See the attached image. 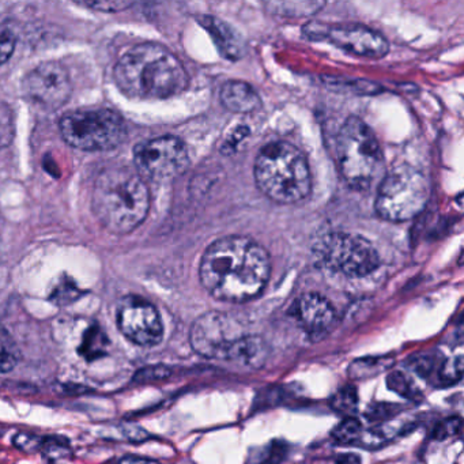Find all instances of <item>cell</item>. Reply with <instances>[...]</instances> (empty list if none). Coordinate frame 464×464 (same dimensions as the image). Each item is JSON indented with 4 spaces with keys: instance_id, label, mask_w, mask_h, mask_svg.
Masks as SVG:
<instances>
[{
    "instance_id": "obj_7",
    "label": "cell",
    "mask_w": 464,
    "mask_h": 464,
    "mask_svg": "<svg viewBox=\"0 0 464 464\" xmlns=\"http://www.w3.org/2000/svg\"><path fill=\"white\" fill-rule=\"evenodd\" d=\"M430 196L429 180L410 165L393 168L381 180L376 198V213L390 222H406L417 217Z\"/></svg>"
},
{
    "instance_id": "obj_24",
    "label": "cell",
    "mask_w": 464,
    "mask_h": 464,
    "mask_svg": "<svg viewBox=\"0 0 464 464\" xmlns=\"http://www.w3.org/2000/svg\"><path fill=\"white\" fill-rule=\"evenodd\" d=\"M330 405L336 413H348L358 405V392L353 385H346L335 392Z\"/></svg>"
},
{
    "instance_id": "obj_12",
    "label": "cell",
    "mask_w": 464,
    "mask_h": 464,
    "mask_svg": "<svg viewBox=\"0 0 464 464\" xmlns=\"http://www.w3.org/2000/svg\"><path fill=\"white\" fill-rule=\"evenodd\" d=\"M117 327L132 343L143 348L160 345L163 326L156 306L139 296H127L117 305Z\"/></svg>"
},
{
    "instance_id": "obj_25",
    "label": "cell",
    "mask_w": 464,
    "mask_h": 464,
    "mask_svg": "<svg viewBox=\"0 0 464 464\" xmlns=\"http://www.w3.org/2000/svg\"><path fill=\"white\" fill-rule=\"evenodd\" d=\"M387 385L391 391L407 399H414L418 395L413 381L399 370H393L387 376Z\"/></svg>"
},
{
    "instance_id": "obj_19",
    "label": "cell",
    "mask_w": 464,
    "mask_h": 464,
    "mask_svg": "<svg viewBox=\"0 0 464 464\" xmlns=\"http://www.w3.org/2000/svg\"><path fill=\"white\" fill-rule=\"evenodd\" d=\"M270 13L286 16V18H300L315 14L324 3L321 1H291V3H270L267 4Z\"/></svg>"
},
{
    "instance_id": "obj_27",
    "label": "cell",
    "mask_w": 464,
    "mask_h": 464,
    "mask_svg": "<svg viewBox=\"0 0 464 464\" xmlns=\"http://www.w3.org/2000/svg\"><path fill=\"white\" fill-rule=\"evenodd\" d=\"M462 430V420L460 417H452L445 421L440 422L435 428L432 437L435 440H445L453 435H459Z\"/></svg>"
},
{
    "instance_id": "obj_16",
    "label": "cell",
    "mask_w": 464,
    "mask_h": 464,
    "mask_svg": "<svg viewBox=\"0 0 464 464\" xmlns=\"http://www.w3.org/2000/svg\"><path fill=\"white\" fill-rule=\"evenodd\" d=\"M221 102L234 114H251L261 106L258 91L243 81H228L221 89Z\"/></svg>"
},
{
    "instance_id": "obj_3",
    "label": "cell",
    "mask_w": 464,
    "mask_h": 464,
    "mask_svg": "<svg viewBox=\"0 0 464 464\" xmlns=\"http://www.w3.org/2000/svg\"><path fill=\"white\" fill-rule=\"evenodd\" d=\"M91 202L105 229L126 234L135 231L147 217L150 193L141 174L126 166H112L97 177Z\"/></svg>"
},
{
    "instance_id": "obj_23",
    "label": "cell",
    "mask_w": 464,
    "mask_h": 464,
    "mask_svg": "<svg viewBox=\"0 0 464 464\" xmlns=\"http://www.w3.org/2000/svg\"><path fill=\"white\" fill-rule=\"evenodd\" d=\"M18 363V351L13 339L0 327V373L10 372Z\"/></svg>"
},
{
    "instance_id": "obj_2",
    "label": "cell",
    "mask_w": 464,
    "mask_h": 464,
    "mask_svg": "<svg viewBox=\"0 0 464 464\" xmlns=\"http://www.w3.org/2000/svg\"><path fill=\"white\" fill-rule=\"evenodd\" d=\"M114 76L132 99L163 100L186 90L188 75L183 63L160 44H139L117 61Z\"/></svg>"
},
{
    "instance_id": "obj_22",
    "label": "cell",
    "mask_w": 464,
    "mask_h": 464,
    "mask_svg": "<svg viewBox=\"0 0 464 464\" xmlns=\"http://www.w3.org/2000/svg\"><path fill=\"white\" fill-rule=\"evenodd\" d=\"M333 435L335 441L339 444H345V445L355 444L363 438V423L355 418H346L335 428Z\"/></svg>"
},
{
    "instance_id": "obj_32",
    "label": "cell",
    "mask_w": 464,
    "mask_h": 464,
    "mask_svg": "<svg viewBox=\"0 0 464 464\" xmlns=\"http://www.w3.org/2000/svg\"><path fill=\"white\" fill-rule=\"evenodd\" d=\"M41 441L43 440H39L37 437H33V435H18L15 437L14 444L21 450H40Z\"/></svg>"
},
{
    "instance_id": "obj_1",
    "label": "cell",
    "mask_w": 464,
    "mask_h": 464,
    "mask_svg": "<svg viewBox=\"0 0 464 464\" xmlns=\"http://www.w3.org/2000/svg\"><path fill=\"white\" fill-rule=\"evenodd\" d=\"M266 248L244 236H228L204 251L199 276L206 291L219 301L247 303L264 291L270 278Z\"/></svg>"
},
{
    "instance_id": "obj_33",
    "label": "cell",
    "mask_w": 464,
    "mask_h": 464,
    "mask_svg": "<svg viewBox=\"0 0 464 464\" xmlns=\"http://www.w3.org/2000/svg\"><path fill=\"white\" fill-rule=\"evenodd\" d=\"M335 464H361V459L355 453H341L335 458Z\"/></svg>"
},
{
    "instance_id": "obj_14",
    "label": "cell",
    "mask_w": 464,
    "mask_h": 464,
    "mask_svg": "<svg viewBox=\"0 0 464 464\" xmlns=\"http://www.w3.org/2000/svg\"><path fill=\"white\" fill-rule=\"evenodd\" d=\"M291 315L313 338L326 334L334 326L336 316L333 304L319 293H305L298 297L291 306Z\"/></svg>"
},
{
    "instance_id": "obj_11",
    "label": "cell",
    "mask_w": 464,
    "mask_h": 464,
    "mask_svg": "<svg viewBox=\"0 0 464 464\" xmlns=\"http://www.w3.org/2000/svg\"><path fill=\"white\" fill-rule=\"evenodd\" d=\"M309 40H327L351 55L363 58H383L388 49V41L376 30L360 24L327 25L311 22L304 26Z\"/></svg>"
},
{
    "instance_id": "obj_28",
    "label": "cell",
    "mask_w": 464,
    "mask_h": 464,
    "mask_svg": "<svg viewBox=\"0 0 464 464\" xmlns=\"http://www.w3.org/2000/svg\"><path fill=\"white\" fill-rule=\"evenodd\" d=\"M400 410V406L391 405V403H378L373 406L369 407L368 413H365V417L369 418V421H380V420H387L393 417L398 411Z\"/></svg>"
},
{
    "instance_id": "obj_5",
    "label": "cell",
    "mask_w": 464,
    "mask_h": 464,
    "mask_svg": "<svg viewBox=\"0 0 464 464\" xmlns=\"http://www.w3.org/2000/svg\"><path fill=\"white\" fill-rule=\"evenodd\" d=\"M253 174L261 193L276 203H298L312 189L306 157L289 142L264 146L255 161Z\"/></svg>"
},
{
    "instance_id": "obj_20",
    "label": "cell",
    "mask_w": 464,
    "mask_h": 464,
    "mask_svg": "<svg viewBox=\"0 0 464 464\" xmlns=\"http://www.w3.org/2000/svg\"><path fill=\"white\" fill-rule=\"evenodd\" d=\"M288 455V445L282 441H271L251 453V464H281Z\"/></svg>"
},
{
    "instance_id": "obj_4",
    "label": "cell",
    "mask_w": 464,
    "mask_h": 464,
    "mask_svg": "<svg viewBox=\"0 0 464 464\" xmlns=\"http://www.w3.org/2000/svg\"><path fill=\"white\" fill-rule=\"evenodd\" d=\"M189 342L193 351L207 360L226 361L248 369H259L268 357L261 336L248 334L231 315L207 312L193 321Z\"/></svg>"
},
{
    "instance_id": "obj_17",
    "label": "cell",
    "mask_w": 464,
    "mask_h": 464,
    "mask_svg": "<svg viewBox=\"0 0 464 464\" xmlns=\"http://www.w3.org/2000/svg\"><path fill=\"white\" fill-rule=\"evenodd\" d=\"M395 363V360L388 355L381 357H365L353 361L348 366V375L354 380H363V378H375L380 373L390 369Z\"/></svg>"
},
{
    "instance_id": "obj_29",
    "label": "cell",
    "mask_w": 464,
    "mask_h": 464,
    "mask_svg": "<svg viewBox=\"0 0 464 464\" xmlns=\"http://www.w3.org/2000/svg\"><path fill=\"white\" fill-rule=\"evenodd\" d=\"M14 49V34L10 30H0V66L11 58Z\"/></svg>"
},
{
    "instance_id": "obj_6",
    "label": "cell",
    "mask_w": 464,
    "mask_h": 464,
    "mask_svg": "<svg viewBox=\"0 0 464 464\" xmlns=\"http://www.w3.org/2000/svg\"><path fill=\"white\" fill-rule=\"evenodd\" d=\"M336 158L342 177L351 188L368 189L383 163L375 132L358 117H348L336 136Z\"/></svg>"
},
{
    "instance_id": "obj_13",
    "label": "cell",
    "mask_w": 464,
    "mask_h": 464,
    "mask_svg": "<svg viewBox=\"0 0 464 464\" xmlns=\"http://www.w3.org/2000/svg\"><path fill=\"white\" fill-rule=\"evenodd\" d=\"M25 97L45 111H55L69 101L71 81L67 70L58 63H44L33 69L24 79Z\"/></svg>"
},
{
    "instance_id": "obj_18",
    "label": "cell",
    "mask_w": 464,
    "mask_h": 464,
    "mask_svg": "<svg viewBox=\"0 0 464 464\" xmlns=\"http://www.w3.org/2000/svg\"><path fill=\"white\" fill-rule=\"evenodd\" d=\"M108 348H109V341L105 333L99 326H91L90 328H87L86 333L84 335L79 353L86 358L87 361H93L105 355Z\"/></svg>"
},
{
    "instance_id": "obj_30",
    "label": "cell",
    "mask_w": 464,
    "mask_h": 464,
    "mask_svg": "<svg viewBox=\"0 0 464 464\" xmlns=\"http://www.w3.org/2000/svg\"><path fill=\"white\" fill-rule=\"evenodd\" d=\"M433 365H435V358L433 357H429V355H420V357H415L410 361V368L417 372L418 375H421L422 378H426L432 369H433Z\"/></svg>"
},
{
    "instance_id": "obj_21",
    "label": "cell",
    "mask_w": 464,
    "mask_h": 464,
    "mask_svg": "<svg viewBox=\"0 0 464 464\" xmlns=\"http://www.w3.org/2000/svg\"><path fill=\"white\" fill-rule=\"evenodd\" d=\"M463 365L462 354L443 361L437 373L438 384L443 387H450L459 383L463 376Z\"/></svg>"
},
{
    "instance_id": "obj_10",
    "label": "cell",
    "mask_w": 464,
    "mask_h": 464,
    "mask_svg": "<svg viewBox=\"0 0 464 464\" xmlns=\"http://www.w3.org/2000/svg\"><path fill=\"white\" fill-rule=\"evenodd\" d=\"M133 161L141 176L158 183L169 181L188 168V150L181 139L165 135L136 146Z\"/></svg>"
},
{
    "instance_id": "obj_26",
    "label": "cell",
    "mask_w": 464,
    "mask_h": 464,
    "mask_svg": "<svg viewBox=\"0 0 464 464\" xmlns=\"http://www.w3.org/2000/svg\"><path fill=\"white\" fill-rule=\"evenodd\" d=\"M172 375V370L168 366L163 365H156V366H147L136 372L133 376V383L135 384H150V383H157L161 380L169 378Z\"/></svg>"
},
{
    "instance_id": "obj_34",
    "label": "cell",
    "mask_w": 464,
    "mask_h": 464,
    "mask_svg": "<svg viewBox=\"0 0 464 464\" xmlns=\"http://www.w3.org/2000/svg\"><path fill=\"white\" fill-rule=\"evenodd\" d=\"M120 464H160L157 460H153V459H148V458H142V456H133V455H128V456H124L121 460H120Z\"/></svg>"
},
{
    "instance_id": "obj_8",
    "label": "cell",
    "mask_w": 464,
    "mask_h": 464,
    "mask_svg": "<svg viewBox=\"0 0 464 464\" xmlns=\"http://www.w3.org/2000/svg\"><path fill=\"white\" fill-rule=\"evenodd\" d=\"M60 132L69 145L84 151L116 148L127 136L123 117L106 108H85L66 114L60 120Z\"/></svg>"
},
{
    "instance_id": "obj_31",
    "label": "cell",
    "mask_w": 464,
    "mask_h": 464,
    "mask_svg": "<svg viewBox=\"0 0 464 464\" xmlns=\"http://www.w3.org/2000/svg\"><path fill=\"white\" fill-rule=\"evenodd\" d=\"M85 4L86 7H91V9H96V10H101V11H106V13H116V11H121L127 7H130V1H86V3H82Z\"/></svg>"
},
{
    "instance_id": "obj_9",
    "label": "cell",
    "mask_w": 464,
    "mask_h": 464,
    "mask_svg": "<svg viewBox=\"0 0 464 464\" xmlns=\"http://www.w3.org/2000/svg\"><path fill=\"white\" fill-rule=\"evenodd\" d=\"M313 256L324 270L348 278H363L378 267V249L357 233L331 232L313 246Z\"/></svg>"
},
{
    "instance_id": "obj_15",
    "label": "cell",
    "mask_w": 464,
    "mask_h": 464,
    "mask_svg": "<svg viewBox=\"0 0 464 464\" xmlns=\"http://www.w3.org/2000/svg\"><path fill=\"white\" fill-rule=\"evenodd\" d=\"M201 25L208 31L214 44L217 45L218 51L223 58L229 60H238L243 58L247 52V45L244 39L237 33V30L217 16L203 15L201 16Z\"/></svg>"
}]
</instances>
